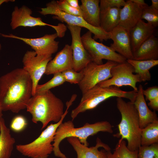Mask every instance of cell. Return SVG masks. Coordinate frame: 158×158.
<instances>
[{"instance_id":"f546056e","label":"cell","mask_w":158,"mask_h":158,"mask_svg":"<svg viewBox=\"0 0 158 158\" xmlns=\"http://www.w3.org/2000/svg\"><path fill=\"white\" fill-rule=\"evenodd\" d=\"M138 158H158V144L141 146L138 150Z\"/></svg>"},{"instance_id":"d590c367","label":"cell","mask_w":158,"mask_h":158,"mask_svg":"<svg viewBox=\"0 0 158 158\" xmlns=\"http://www.w3.org/2000/svg\"><path fill=\"white\" fill-rule=\"evenodd\" d=\"M148 105L154 111H158V97L150 101Z\"/></svg>"},{"instance_id":"e575fe53","label":"cell","mask_w":158,"mask_h":158,"mask_svg":"<svg viewBox=\"0 0 158 158\" xmlns=\"http://www.w3.org/2000/svg\"><path fill=\"white\" fill-rule=\"evenodd\" d=\"M142 93L145 96V99L149 101L158 97V87L153 86L142 90Z\"/></svg>"},{"instance_id":"30bf717a","label":"cell","mask_w":158,"mask_h":158,"mask_svg":"<svg viewBox=\"0 0 158 158\" xmlns=\"http://www.w3.org/2000/svg\"><path fill=\"white\" fill-rule=\"evenodd\" d=\"M133 67L126 61L118 63L113 67L111 70V77L98 84L102 87H107L111 86L118 87L123 86L131 87L133 90L138 92V87L136 84L141 82L139 75L134 74Z\"/></svg>"},{"instance_id":"ac0fdd59","label":"cell","mask_w":158,"mask_h":158,"mask_svg":"<svg viewBox=\"0 0 158 158\" xmlns=\"http://www.w3.org/2000/svg\"><path fill=\"white\" fill-rule=\"evenodd\" d=\"M142 8L130 0H127L121 8L118 26L129 31L141 19Z\"/></svg>"},{"instance_id":"4fadbf2b","label":"cell","mask_w":158,"mask_h":158,"mask_svg":"<svg viewBox=\"0 0 158 158\" xmlns=\"http://www.w3.org/2000/svg\"><path fill=\"white\" fill-rule=\"evenodd\" d=\"M72 37L71 45L73 52V69L75 71H82L92 59L83 44L80 35L81 28L67 25Z\"/></svg>"},{"instance_id":"cb8c5ba5","label":"cell","mask_w":158,"mask_h":158,"mask_svg":"<svg viewBox=\"0 0 158 158\" xmlns=\"http://www.w3.org/2000/svg\"><path fill=\"white\" fill-rule=\"evenodd\" d=\"M121 8H113L100 11V27L107 33L118 26Z\"/></svg>"},{"instance_id":"d4e9b609","label":"cell","mask_w":158,"mask_h":158,"mask_svg":"<svg viewBox=\"0 0 158 158\" xmlns=\"http://www.w3.org/2000/svg\"><path fill=\"white\" fill-rule=\"evenodd\" d=\"M126 61L133 67L134 73L139 75L141 82L151 80V75L150 70L158 64V60L138 61L127 59Z\"/></svg>"},{"instance_id":"52a82bcc","label":"cell","mask_w":158,"mask_h":158,"mask_svg":"<svg viewBox=\"0 0 158 158\" xmlns=\"http://www.w3.org/2000/svg\"><path fill=\"white\" fill-rule=\"evenodd\" d=\"M39 12L44 16L53 15V18L65 22L67 25L85 28L94 35L93 38L95 40L99 39L102 42L110 39V32H105L100 27H96L90 25L82 17L69 14L59 10L56 1L53 0L47 4L46 7L41 8Z\"/></svg>"},{"instance_id":"7a4b0ae2","label":"cell","mask_w":158,"mask_h":158,"mask_svg":"<svg viewBox=\"0 0 158 158\" xmlns=\"http://www.w3.org/2000/svg\"><path fill=\"white\" fill-rule=\"evenodd\" d=\"M26 109L31 114L33 122L41 123V130L51 121L59 122L64 113L63 102L50 90L36 93L32 96Z\"/></svg>"},{"instance_id":"83f0119b","label":"cell","mask_w":158,"mask_h":158,"mask_svg":"<svg viewBox=\"0 0 158 158\" xmlns=\"http://www.w3.org/2000/svg\"><path fill=\"white\" fill-rule=\"evenodd\" d=\"M65 82L61 73H55L54 74L53 77L46 83L37 85L35 89V94L50 90L53 88L63 84Z\"/></svg>"},{"instance_id":"8992f818","label":"cell","mask_w":158,"mask_h":158,"mask_svg":"<svg viewBox=\"0 0 158 158\" xmlns=\"http://www.w3.org/2000/svg\"><path fill=\"white\" fill-rule=\"evenodd\" d=\"M67 107L61 120L58 122L51 123L47 126L36 139L30 143L25 145H17V150L22 155L31 158H47L53 152V142L56 130L63 122L67 113Z\"/></svg>"},{"instance_id":"5b68a950","label":"cell","mask_w":158,"mask_h":158,"mask_svg":"<svg viewBox=\"0 0 158 158\" xmlns=\"http://www.w3.org/2000/svg\"><path fill=\"white\" fill-rule=\"evenodd\" d=\"M137 93V92L134 90L126 91L115 86L102 87L97 85L82 94L80 103L71 111V116L72 121L80 113L95 108L100 103L110 98H124L134 103Z\"/></svg>"},{"instance_id":"8fae6325","label":"cell","mask_w":158,"mask_h":158,"mask_svg":"<svg viewBox=\"0 0 158 158\" xmlns=\"http://www.w3.org/2000/svg\"><path fill=\"white\" fill-rule=\"evenodd\" d=\"M52 59V55H38L34 51H27L22 59L23 69L28 74L32 83V96L43 75L48 63Z\"/></svg>"},{"instance_id":"9c48e42d","label":"cell","mask_w":158,"mask_h":158,"mask_svg":"<svg viewBox=\"0 0 158 158\" xmlns=\"http://www.w3.org/2000/svg\"><path fill=\"white\" fill-rule=\"evenodd\" d=\"M118 63L109 61L101 65L92 61L88 63L82 70L83 77L78 84L82 94L100 82L111 78V69Z\"/></svg>"},{"instance_id":"603a6c76","label":"cell","mask_w":158,"mask_h":158,"mask_svg":"<svg viewBox=\"0 0 158 158\" xmlns=\"http://www.w3.org/2000/svg\"><path fill=\"white\" fill-rule=\"evenodd\" d=\"M0 158H10L15 142L6 125L4 119H0Z\"/></svg>"},{"instance_id":"836d02e7","label":"cell","mask_w":158,"mask_h":158,"mask_svg":"<svg viewBox=\"0 0 158 158\" xmlns=\"http://www.w3.org/2000/svg\"><path fill=\"white\" fill-rule=\"evenodd\" d=\"M126 1L124 0H100V11L113 8H121L125 4Z\"/></svg>"},{"instance_id":"484cf974","label":"cell","mask_w":158,"mask_h":158,"mask_svg":"<svg viewBox=\"0 0 158 158\" xmlns=\"http://www.w3.org/2000/svg\"><path fill=\"white\" fill-rule=\"evenodd\" d=\"M158 143V121L149 124L141 129V145L147 146Z\"/></svg>"},{"instance_id":"44dd1931","label":"cell","mask_w":158,"mask_h":158,"mask_svg":"<svg viewBox=\"0 0 158 158\" xmlns=\"http://www.w3.org/2000/svg\"><path fill=\"white\" fill-rule=\"evenodd\" d=\"M133 59L138 61L157 60L158 39L153 35L133 52Z\"/></svg>"},{"instance_id":"3957f363","label":"cell","mask_w":158,"mask_h":158,"mask_svg":"<svg viewBox=\"0 0 158 158\" xmlns=\"http://www.w3.org/2000/svg\"><path fill=\"white\" fill-rule=\"evenodd\" d=\"M100 132L113 133L112 126L107 121L97 122L94 123H85L82 127L75 128L72 121L61 123L57 127L54 136L53 152L55 156L60 158H67L59 148L60 144L65 138L70 137L77 138L83 144L88 146L87 139Z\"/></svg>"},{"instance_id":"4dcf8cb0","label":"cell","mask_w":158,"mask_h":158,"mask_svg":"<svg viewBox=\"0 0 158 158\" xmlns=\"http://www.w3.org/2000/svg\"><path fill=\"white\" fill-rule=\"evenodd\" d=\"M61 73L65 82L71 84H78L83 77L82 70L80 72H76L71 68L65 70Z\"/></svg>"},{"instance_id":"2e32d148","label":"cell","mask_w":158,"mask_h":158,"mask_svg":"<svg viewBox=\"0 0 158 158\" xmlns=\"http://www.w3.org/2000/svg\"><path fill=\"white\" fill-rule=\"evenodd\" d=\"M110 39L113 41L110 47L127 59H133L129 31L119 26L111 32Z\"/></svg>"},{"instance_id":"f1b7e54d","label":"cell","mask_w":158,"mask_h":158,"mask_svg":"<svg viewBox=\"0 0 158 158\" xmlns=\"http://www.w3.org/2000/svg\"><path fill=\"white\" fill-rule=\"evenodd\" d=\"M145 19L147 23L156 28L158 25V10L151 6L144 7L142 9L141 19Z\"/></svg>"},{"instance_id":"7c38bea8","label":"cell","mask_w":158,"mask_h":158,"mask_svg":"<svg viewBox=\"0 0 158 158\" xmlns=\"http://www.w3.org/2000/svg\"><path fill=\"white\" fill-rule=\"evenodd\" d=\"M0 35L4 37L16 39L23 41L30 46L38 55H52L57 52L59 48V42L55 40L59 37L56 32L34 38L20 37L12 34L6 35L0 33Z\"/></svg>"},{"instance_id":"6da1fadb","label":"cell","mask_w":158,"mask_h":158,"mask_svg":"<svg viewBox=\"0 0 158 158\" xmlns=\"http://www.w3.org/2000/svg\"><path fill=\"white\" fill-rule=\"evenodd\" d=\"M32 83L23 68H17L0 77V104L3 111L18 113L26 109L32 96Z\"/></svg>"},{"instance_id":"d6986e66","label":"cell","mask_w":158,"mask_h":158,"mask_svg":"<svg viewBox=\"0 0 158 158\" xmlns=\"http://www.w3.org/2000/svg\"><path fill=\"white\" fill-rule=\"evenodd\" d=\"M143 87L140 85L135 100L134 106L138 112L140 126L141 129L149 124L158 121V118L155 112L151 111L149 108L142 93Z\"/></svg>"},{"instance_id":"d6a6232c","label":"cell","mask_w":158,"mask_h":158,"mask_svg":"<svg viewBox=\"0 0 158 158\" xmlns=\"http://www.w3.org/2000/svg\"><path fill=\"white\" fill-rule=\"evenodd\" d=\"M58 8L61 11L69 14L82 17L81 10L71 6L66 0L56 1Z\"/></svg>"},{"instance_id":"e0dca14e","label":"cell","mask_w":158,"mask_h":158,"mask_svg":"<svg viewBox=\"0 0 158 158\" xmlns=\"http://www.w3.org/2000/svg\"><path fill=\"white\" fill-rule=\"evenodd\" d=\"M73 52L71 45H65L63 48L58 52L54 58L48 63L45 74H54L70 69L73 68Z\"/></svg>"},{"instance_id":"7402d4cb","label":"cell","mask_w":158,"mask_h":158,"mask_svg":"<svg viewBox=\"0 0 158 158\" xmlns=\"http://www.w3.org/2000/svg\"><path fill=\"white\" fill-rule=\"evenodd\" d=\"M80 5L82 17L90 25L100 27L99 0H81Z\"/></svg>"},{"instance_id":"ba28073f","label":"cell","mask_w":158,"mask_h":158,"mask_svg":"<svg viewBox=\"0 0 158 158\" xmlns=\"http://www.w3.org/2000/svg\"><path fill=\"white\" fill-rule=\"evenodd\" d=\"M92 33L88 31L81 36L83 46L92 61L98 65L103 64L104 59L118 63L126 61L124 57L114 51L110 47L96 41L92 37Z\"/></svg>"},{"instance_id":"ffe728a7","label":"cell","mask_w":158,"mask_h":158,"mask_svg":"<svg viewBox=\"0 0 158 158\" xmlns=\"http://www.w3.org/2000/svg\"><path fill=\"white\" fill-rule=\"evenodd\" d=\"M156 28L142 19L129 31L132 52L145 41L154 34Z\"/></svg>"},{"instance_id":"60d3db41","label":"cell","mask_w":158,"mask_h":158,"mask_svg":"<svg viewBox=\"0 0 158 158\" xmlns=\"http://www.w3.org/2000/svg\"><path fill=\"white\" fill-rule=\"evenodd\" d=\"M3 111L1 105L0 104V119L2 118L3 115L2 111Z\"/></svg>"},{"instance_id":"277c9868","label":"cell","mask_w":158,"mask_h":158,"mask_svg":"<svg viewBox=\"0 0 158 158\" xmlns=\"http://www.w3.org/2000/svg\"><path fill=\"white\" fill-rule=\"evenodd\" d=\"M117 107L121 115V120L118 126L119 133L114 137H121L126 140L127 148L130 150H138L141 146V129L140 126L138 114L133 103L126 102L121 97L116 99Z\"/></svg>"},{"instance_id":"f35d334b","label":"cell","mask_w":158,"mask_h":158,"mask_svg":"<svg viewBox=\"0 0 158 158\" xmlns=\"http://www.w3.org/2000/svg\"><path fill=\"white\" fill-rule=\"evenodd\" d=\"M152 4L151 6L153 8L158 10V0H151Z\"/></svg>"},{"instance_id":"74e56055","label":"cell","mask_w":158,"mask_h":158,"mask_svg":"<svg viewBox=\"0 0 158 158\" xmlns=\"http://www.w3.org/2000/svg\"><path fill=\"white\" fill-rule=\"evenodd\" d=\"M130 1L140 6L143 8L148 5L144 0H130Z\"/></svg>"},{"instance_id":"9a60e30c","label":"cell","mask_w":158,"mask_h":158,"mask_svg":"<svg viewBox=\"0 0 158 158\" xmlns=\"http://www.w3.org/2000/svg\"><path fill=\"white\" fill-rule=\"evenodd\" d=\"M32 11L25 5L19 8L15 7L11 14L10 25L12 30H15L20 26L32 27L37 26H49L55 30L57 26L47 24L43 22L41 18L35 17L31 15Z\"/></svg>"},{"instance_id":"4316f807","label":"cell","mask_w":158,"mask_h":158,"mask_svg":"<svg viewBox=\"0 0 158 158\" xmlns=\"http://www.w3.org/2000/svg\"><path fill=\"white\" fill-rule=\"evenodd\" d=\"M138 150L132 151L127 148L124 140H119L113 153L107 151V158H138Z\"/></svg>"},{"instance_id":"ab89813d","label":"cell","mask_w":158,"mask_h":158,"mask_svg":"<svg viewBox=\"0 0 158 158\" xmlns=\"http://www.w3.org/2000/svg\"><path fill=\"white\" fill-rule=\"evenodd\" d=\"M14 0H0V6L3 3L5 2H7L9 1H13ZM1 49V45L0 44V51Z\"/></svg>"},{"instance_id":"1f68e13d","label":"cell","mask_w":158,"mask_h":158,"mask_svg":"<svg viewBox=\"0 0 158 158\" xmlns=\"http://www.w3.org/2000/svg\"><path fill=\"white\" fill-rule=\"evenodd\" d=\"M28 122L26 118L21 115H18L14 117L10 124L11 129L13 131L20 132L26 127Z\"/></svg>"},{"instance_id":"8d00e7d4","label":"cell","mask_w":158,"mask_h":158,"mask_svg":"<svg viewBox=\"0 0 158 158\" xmlns=\"http://www.w3.org/2000/svg\"><path fill=\"white\" fill-rule=\"evenodd\" d=\"M66 1L73 7L81 10L78 0H66Z\"/></svg>"},{"instance_id":"5bb4252c","label":"cell","mask_w":158,"mask_h":158,"mask_svg":"<svg viewBox=\"0 0 158 158\" xmlns=\"http://www.w3.org/2000/svg\"><path fill=\"white\" fill-rule=\"evenodd\" d=\"M67 140L76 152L77 158H107V151L111 150L109 145L98 137L95 145L90 147L82 144L75 137H68Z\"/></svg>"}]
</instances>
